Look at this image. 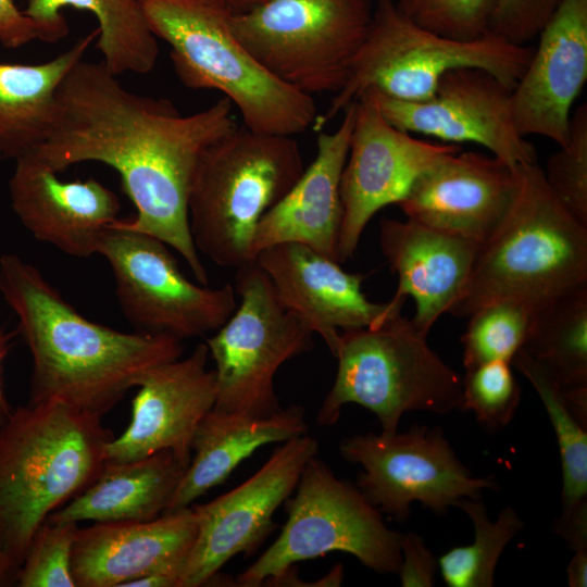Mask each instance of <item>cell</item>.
<instances>
[{
	"label": "cell",
	"mask_w": 587,
	"mask_h": 587,
	"mask_svg": "<svg viewBox=\"0 0 587 587\" xmlns=\"http://www.w3.org/2000/svg\"><path fill=\"white\" fill-rule=\"evenodd\" d=\"M151 32L171 48L180 83L220 91L238 110L243 127L295 136L312 127L313 96L274 77L235 36L224 0H140Z\"/></svg>",
	"instance_id": "5b68a950"
},
{
	"label": "cell",
	"mask_w": 587,
	"mask_h": 587,
	"mask_svg": "<svg viewBox=\"0 0 587 587\" xmlns=\"http://www.w3.org/2000/svg\"><path fill=\"white\" fill-rule=\"evenodd\" d=\"M76 523L46 521L34 535L18 571V587H76L72 550Z\"/></svg>",
	"instance_id": "e575fe53"
},
{
	"label": "cell",
	"mask_w": 587,
	"mask_h": 587,
	"mask_svg": "<svg viewBox=\"0 0 587 587\" xmlns=\"http://www.w3.org/2000/svg\"><path fill=\"white\" fill-rule=\"evenodd\" d=\"M463 379L462 410L474 412L489 429L505 427L521 401V388L510 363L494 361L467 369Z\"/></svg>",
	"instance_id": "836d02e7"
},
{
	"label": "cell",
	"mask_w": 587,
	"mask_h": 587,
	"mask_svg": "<svg viewBox=\"0 0 587 587\" xmlns=\"http://www.w3.org/2000/svg\"><path fill=\"white\" fill-rule=\"evenodd\" d=\"M167 245L148 234L110 226L98 254L110 264L118 305L137 332L178 339L217 330L237 308L230 284H193Z\"/></svg>",
	"instance_id": "7c38bea8"
},
{
	"label": "cell",
	"mask_w": 587,
	"mask_h": 587,
	"mask_svg": "<svg viewBox=\"0 0 587 587\" xmlns=\"http://www.w3.org/2000/svg\"><path fill=\"white\" fill-rule=\"evenodd\" d=\"M342 113L334 132H317L313 162L259 222L253 240L254 260L265 248L298 242L338 262L342 221L339 186L353 127L354 103Z\"/></svg>",
	"instance_id": "cb8c5ba5"
},
{
	"label": "cell",
	"mask_w": 587,
	"mask_h": 587,
	"mask_svg": "<svg viewBox=\"0 0 587 587\" xmlns=\"http://www.w3.org/2000/svg\"><path fill=\"white\" fill-rule=\"evenodd\" d=\"M545 180L561 204L587 226V105L571 114L567 139L542 168Z\"/></svg>",
	"instance_id": "d6a6232c"
},
{
	"label": "cell",
	"mask_w": 587,
	"mask_h": 587,
	"mask_svg": "<svg viewBox=\"0 0 587 587\" xmlns=\"http://www.w3.org/2000/svg\"><path fill=\"white\" fill-rule=\"evenodd\" d=\"M554 532L565 538L574 551L587 550V502L563 511L554 523Z\"/></svg>",
	"instance_id": "ab89813d"
},
{
	"label": "cell",
	"mask_w": 587,
	"mask_h": 587,
	"mask_svg": "<svg viewBox=\"0 0 587 587\" xmlns=\"http://www.w3.org/2000/svg\"><path fill=\"white\" fill-rule=\"evenodd\" d=\"M287 521L277 539L241 572L235 586L258 587L296 563L341 551L378 574H397L401 533L390 529L380 511L358 486L335 476L313 457L303 467Z\"/></svg>",
	"instance_id": "9c48e42d"
},
{
	"label": "cell",
	"mask_w": 587,
	"mask_h": 587,
	"mask_svg": "<svg viewBox=\"0 0 587 587\" xmlns=\"http://www.w3.org/2000/svg\"><path fill=\"white\" fill-rule=\"evenodd\" d=\"M516 187L515 166L460 150L417 177L398 205L407 218L482 245L504 220Z\"/></svg>",
	"instance_id": "ac0fdd59"
},
{
	"label": "cell",
	"mask_w": 587,
	"mask_h": 587,
	"mask_svg": "<svg viewBox=\"0 0 587 587\" xmlns=\"http://www.w3.org/2000/svg\"><path fill=\"white\" fill-rule=\"evenodd\" d=\"M522 349L561 387H587V285L539 305Z\"/></svg>",
	"instance_id": "f1b7e54d"
},
{
	"label": "cell",
	"mask_w": 587,
	"mask_h": 587,
	"mask_svg": "<svg viewBox=\"0 0 587 587\" xmlns=\"http://www.w3.org/2000/svg\"><path fill=\"white\" fill-rule=\"evenodd\" d=\"M538 307L524 300L502 299L473 312L461 337L465 370L494 361L511 364L525 344Z\"/></svg>",
	"instance_id": "1f68e13d"
},
{
	"label": "cell",
	"mask_w": 587,
	"mask_h": 587,
	"mask_svg": "<svg viewBox=\"0 0 587 587\" xmlns=\"http://www.w3.org/2000/svg\"><path fill=\"white\" fill-rule=\"evenodd\" d=\"M370 0H264L230 26L274 77L307 93H336L365 38Z\"/></svg>",
	"instance_id": "30bf717a"
},
{
	"label": "cell",
	"mask_w": 587,
	"mask_h": 587,
	"mask_svg": "<svg viewBox=\"0 0 587 587\" xmlns=\"http://www.w3.org/2000/svg\"><path fill=\"white\" fill-rule=\"evenodd\" d=\"M307 432L305 411L298 404L261 417L212 408L195 432L191 460L165 512L190 507L203 494L224 483L258 448L284 442Z\"/></svg>",
	"instance_id": "d4e9b609"
},
{
	"label": "cell",
	"mask_w": 587,
	"mask_h": 587,
	"mask_svg": "<svg viewBox=\"0 0 587 587\" xmlns=\"http://www.w3.org/2000/svg\"><path fill=\"white\" fill-rule=\"evenodd\" d=\"M101 419L58 402H28L0 426V569L8 586L37 529L100 473L114 437Z\"/></svg>",
	"instance_id": "3957f363"
},
{
	"label": "cell",
	"mask_w": 587,
	"mask_h": 587,
	"mask_svg": "<svg viewBox=\"0 0 587 587\" xmlns=\"http://www.w3.org/2000/svg\"><path fill=\"white\" fill-rule=\"evenodd\" d=\"M197 536L192 507L149 521L93 523L77 528L72 550L76 587H123L162 572L178 578Z\"/></svg>",
	"instance_id": "7402d4cb"
},
{
	"label": "cell",
	"mask_w": 587,
	"mask_h": 587,
	"mask_svg": "<svg viewBox=\"0 0 587 587\" xmlns=\"http://www.w3.org/2000/svg\"><path fill=\"white\" fill-rule=\"evenodd\" d=\"M73 7L92 13L98 22L96 47L107 70L147 74L159 55L158 38L151 32L140 0H27L23 10L36 25L38 38L57 42L68 33L63 8Z\"/></svg>",
	"instance_id": "83f0119b"
},
{
	"label": "cell",
	"mask_w": 587,
	"mask_h": 587,
	"mask_svg": "<svg viewBox=\"0 0 587 587\" xmlns=\"http://www.w3.org/2000/svg\"><path fill=\"white\" fill-rule=\"evenodd\" d=\"M517 187L497 230L479 246L448 311L469 317L502 299L541 305L587 285V226L548 187L537 163L515 165Z\"/></svg>",
	"instance_id": "277c9868"
},
{
	"label": "cell",
	"mask_w": 587,
	"mask_h": 587,
	"mask_svg": "<svg viewBox=\"0 0 587 587\" xmlns=\"http://www.w3.org/2000/svg\"><path fill=\"white\" fill-rule=\"evenodd\" d=\"M34 40H39L34 22L14 0H0V45L5 49H17Z\"/></svg>",
	"instance_id": "f35d334b"
},
{
	"label": "cell",
	"mask_w": 587,
	"mask_h": 587,
	"mask_svg": "<svg viewBox=\"0 0 587 587\" xmlns=\"http://www.w3.org/2000/svg\"><path fill=\"white\" fill-rule=\"evenodd\" d=\"M395 127L459 145L474 142L511 166L537 163L534 146L515 127L512 88L486 70L447 72L425 101L407 102L366 91ZM364 95V93H363Z\"/></svg>",
	"instance_id": "2e32d148"
},
{
	"label": "cell",
	"mask_w": 587,
	"mask_h": 587,
	"mask_svg": "<svg viewBox=\"0 0 587 587\" xmlns=\"http://www.w3.org/2000/svg\"><path fill=\"white\" fill-rule=\"evenodd\" d=\"M2 358H3V347H2V340L0 338V426L2 423L8 419L9 414L11 413L10 405L8 403L5 394H4V387H3V378H2Z\"/></svg>",
	"instance_id": "b9f144b4"
},
{
	"label": "cell",
	"mask_w": 587,
	"mask_h": 587,
	"mask_svg": "<svg viewBox=\"0 0 587 587\" xmlns=\"http://www.w3.org/2000/svg\"><path fill=\"white\" fill-rule=\"evenodd\" d=\"M341 457L362 467L357 486L380 512L404 521L420 501L437 514L462 498L496 489L491 477H475L457 458L440 428L414 425L404 433L357 434L340 442Z\"/></svg>",
	"instance_id": "4fadbf2b"
},
{
	"label": "cell",
	"mask_w": 587,
	"mask_h": 587,
	"mask_svg": "<svg viewBox=\"0 0 587 587\" xmlns=\"http://www.w3.org/2000/svg\"><path fill=\"white\" fill-rule=\"evenodd\" d=\"M254 261L280 303L319 334L329 350L340 330L379 326L398 315L390 313L388 302L365 297L364 275L346 272L339 262L305 245H274L261 250Z\"/></svg>",
	"instance_id": "d6986e66"
},
{
	"label": "cell",
	"mask_w": 587,
	"mask_h": 587,
	"mask_svg": "<svg viewBox=\"0 0 587 587\" xmlns=\"http://www.w3.org/2000/svg\"><path fill=\"white\" fill-rule=\"evenodd\" d=\"M0 586H8L0 569Z\"/></svg>",
	"instance_id": "ee69618b"
},
{
	"label": "cell",
	"mask_w": 587,
	"mask_h": 587,
	"mask_svg": "<svg viewBox=\"0 0 587 587\" xmlns=\"http://www.w3.org/2000/svg\"><path fill=\"white\" fill-rule=\"evenodd\" d=\"M566 573L569 586H587V550L574 551V555L569 563Z\"/></svg>",
	"instance_id": "60d3db41"
},
{
	"label": "cell",
	"mask_w": 587,
	"mask_h": 587,
	"mask_svg": "<svg viewBox=\"0 0 587 587\" xmlns=\"http://www.w3.org/2000/svg\"><path fill=\"white\" fill-rule=\"evenodd\" d=\"M0 295L32 354L30 403L58 402L102 417L153 369L183 354L174 336L89 321L13 253L0 257Z\"/></svg>",
	"instance_id": "7a4b0ae2"
},
{
	"label": "cell",
	"mask_w": 587,
	"mask_h": 587,
	"mask_svg": "<svg viewBox=\"0 0 587 587\" xmlns=\"http://www.w3.org/2000/svg\"><path fill=\"white\" fill-rule=\"evenodd\" d=\"M97 37L95 29L42 63L0 62V162L15 161L45 142L54 121L59 85Z\"/></svg>",
	"instance_id": "4316f807"
},
{
	"label": "cell",
	"mask_w": 587,
	"mask_h": 587,
	"mask_svg": "<svg viewBox=\"0 0 587 587\" xmlns=\"http://www.w3.org/2000/svg\"><path fill=\"white\" fill-rule=\"evenodd\" d=\"M234 12H245L264 0H224Z\"/></svg>",
	"instance_id": "7bdbcfd3"
},
{
	"label": "cell",
	"mask_w": 587,
	"mask_h": 587,
	"mask_svg": "<svg viewBox=\"0 0 587 587\" xmlns=\"http://www.w3.org/2000/svg\"><path fill=\"white\" fill-rule=\"evenodd\" d=\"M457 507L471 519L474 541L444 553L437 561L440 574L449 587H491L499 558L524 522L510 507L490 520L479 498H462Z\"/></svg>",
	"instance_id": "4dcf8cb0"
},
{
	"label": "cell",
	"mask_w": 587,
	"mask_h": 587,
	"mask_svg": "<svg viewBox=\"0 0 587 587\" xmlns=\"http://www.w3.org/2000/svg\"><path fill=\"white\" fill-rule=\"evenodd\" d=\"M14 162L9 197L23 227L71 257L98 254L103 236L118 220L117 196L91 177L61 180L33 150Z\"/></svg>",
	"instance_id": "ffe728a7"
},
{
	"label": "cell",
	"mask_w": 587,
	"mask_h": 587,
	"mask_svg": "<svg viewBox=\"0 0 587 587\" xmlns=\"http://www.w3.org/2000/svg\"><path fill=\"white\" fill-rule=\"evenodd\" d=\"M225 97L183 115L165 98L127 90L100 62L79 60L57 90L51 130L33 151L57 173L82 162L115 170L136 208L111 226L153 236L209 285L188 220V198L202 152L238 127Z\"/></svg>",
	"instance_id": "6da1fadb"
},
{
	"label": "cell",
	"mask_w": 587,
	"mask_h": 587,
	"mask_svg": "<svg viewBox=\"0 0 587 587\" xmlns=\"http://www.w3.org/2000/svg\"><path fill=\"white\" fill-rule=\"evenodd\" d=\"M400 13L436 34L473 40L487 32L494 0H392Z\"/></svg>",
	"instance_id": "d590c367"
},
{
	"label": "cell",
	"mask_w": 587,
	"mask_h": 587,
	"mask_svg": "<svg viewBox=\"0 0 587 587\" xmlns=\"http://www.w3.org/2000/svg\"><path fill=\"white\" fill-rule=\"evenodd\" d=\"M438 562L425 541L415 533L401 534V562L397 574L403 587H430Z\"/></svg>",
	"instance_id": "74e56055"
},
{
	"label": "cell",
	"mask_w": 587,
	"mask_h": 587,
	"mask_svg": "<svg viewBox=\"0 0 587 587\" xmlns=\"http://www.w3.org/2000/svg\"><path fill=\"white\" fill-rule=\"evenodd\" d=\"M532 53L533 48L490 30L473 40L445 37L412 22L392 0H376L349 76L313 127L322 130L366 91L400 101H425L441 77L459 67L486 70L513 89Z\"/></svg>",
	"instance_id": "52a82bcc"
},
{
	"label": "cell",
	"mask_w": 587,
	"mask_h": 587,
	"mask_svg": "<svg viewBox=\"0 0 587 587\" xmlns=\"http://www.w3.org/2000/svg\"><path fill=\"white\" fill-rule=\"evenodd\" d=\"M205 342L186 358L153 369L137 387L127 428L105 447L104 463L138 460L162 450L188 465L191 442L203 416L214 407L217 383Z\"/></svg>",
	"instance_id": "e0dca14e"
},
{
	"label": "cell",
	"mask_w": 587,
	"mask_h": 587,
	"mask_svg": "<svg viewBox=\"0 0 587 587\" xmlns=\"http://www.w3.org/2000/svg\"><path fill=\"white\" fill-rule=\"evenodd\" d=\"M379 246L398 277L390 313L400 314L405 298L412 297L416 308L411 321L427 336L457 300L480 245L410 218H383Z\"/></svg>",
	"instance_id": "603a6c76"
},
{
	"label": "cell",
	"mask_w": 587,
	"mask_h": 587,
	"mask_svg": "<svg viewBox=\"0 0 587 587\" xmlns=\"http://www.w3.org/2000/svg\"><path fill=\"white\" fill-rule=\"evenodd\" d=\"M561 0H494L489 30L505 40L526 45L551 16Z\"/></svg>",
	"instance_id": "8d00e7d4"
},
{
	"label": "cell",
	"mask_w": 587,
	"mask_h": 587,
	"mask_svg": "<svg viewBox=\"0 0 587 587\" xmlns=\"http://www.w3.org/2000/svg\"><path fill=\"white\" fill-rule=\"evenodd\" d=\"M426 337L401 314L379 326L340 330L330 350L337 373L317 423L334 425L348 403L374 413L385 433L397 432L407 412L462 410L463 379Z\"/></svg>",
	"instance_id": "ba28073f"
},
{
	"label": "cell",
	"mask_w": 587,
	"mask_h": 587,
	"mask_svg": "<svg viewBox=\"0 0 587 587\" xmlns=\"http://www.w3.org/2000/svg\"><path fill=\"white\" fill-rule=\"evenodd\" d=\"M292 136L237 127L211 143L196 166L188 220L198 252L222 267L254 261L259 222L304 172Z\"/></svg>",
	"instance_id": "8992f818"
},
{
	"label": "cell",
	"mask_w": 587,
	"mask_h": 587,
	"mask_svg": "<svg viewBox=\"0 0 587 587\" xmlns=\"http://www.w3.org/2000/svg\"><path fill=\"white\" fill-rule=\"evenodd\" d=\"M511 364L533 385L549 415L561 457L562 508L574 509L587 502V425L570 409L550 372L525 350L520 349Z\"/></svg>",
	"instance_id": "f546056e"
},
{
	"label": "cell",
	"mask_w": 587,
	"mask_h": 587,
	"mask_svg": "<svg viewBox=\"0 0 587 587\" xmlns=\"http://www.w3.org/2000/svg\"><path fill=\"white\" fill-rule=\"evenodd\" d=\"M236 271L240 304L205 340L217 383L213 408L267 416L282 409L274 389L278 369L312 349L314 333L280 303L255 261Z\"/></svg>",
	"instance_id": "8fae6325"
},
{
	"label": "cell",
	"mask_w": 587,
	"mask_h": 587,
	"mask_svg": "<svg viewBox=\"0 0 587 587\" xmlns=\"http://www.w3.org/2000/svg\"><path fill=\"white\" fill-rule=\"evenodd\" d=\"M353 103V127L339 186V263L353 257L366 225L380 209L401 202L417 177L461 150L459 145L422 140L395 127L367 93Z\"/></svg>",
	"instance_id": "5bb4252c"
},
{
	"label": "cell",
	"mask_w": 587,
	"mask_h": 587,
	"mask_svg": "<svg viewBox=\"0 0 587 587\" xmlns=\"http://www.w3.org/2000/svg\"><path fill=\"white\" fill-rule=\"evenodd\" d=\"M187 467L170 450L104 463L92 483L47 521L78 524L153 520L166 511Z\"/></svg>",
	"instance_id": "484cf974"
},
{
	"label": "cell",
	"mask_w": 587,
	"mask_h": 587,
	"mask_svg": "<svg viewBox=\"0 0 587 587\" xmlns=\"http://www.w3.org/2000/svg\"><path fill=\"white\" fill-rule=\"evenodd\" d=\"M319 451L305 435L284 441L243 483L193 505L197 536L179 573L178 587L218 583V571L239 553H252L273 528V515L294 494L301 472Z\"/></svg>",
	"instance_id": "9a60e30c"
},
{
	"label": "cell",
	"mask_w": 587,
	"mask_h": 587,
	"mask_svg": "<svg viewBox=\"0 0 587 587\" xmlns=\"http://www.w3.org/2000/svg\"><path fill=\"white\" fill-rule=\"evenodd\" d=\"M537 37L512 89L513 121L522 136L563 146L573 103L587 79V0H561Z\"/></svg>",
	"instance_id": "44dd1931"
}]
</instances>
